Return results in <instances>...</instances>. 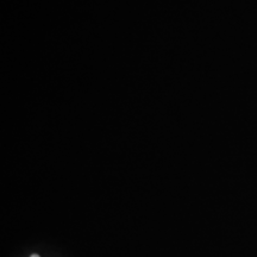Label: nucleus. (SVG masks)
<instances>
[{"label": "nucleus", "instance_id": "obj_1", "mask_svg": "<svg viewBox=\"0 0 257 257\" xmlns=\"http://www.w3.org/2000/svg\"><path fill=\"white\" fill-rule=\"evenodd\" d=\"M31 257H40L38 255H31Z\"/></svg>", "mask_w": 257, "mask_h": 257}]
</instances>
